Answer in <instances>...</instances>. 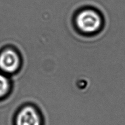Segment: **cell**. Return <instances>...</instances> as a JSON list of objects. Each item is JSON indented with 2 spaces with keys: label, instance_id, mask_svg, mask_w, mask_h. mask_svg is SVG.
Masks as SVG:
<instances>
[{
  "label": "cell",
  "instance_id": "obj_2",
  "mask_svg": "<svg viewBox=\"0 0 125 125\" xmlns=\"http://www.w3.org/2000/svg\"><path fill=\"white\" fill-rule=\"evenodd\" d=\"M19 65V57L14 51L7 50L0 54V69L5 72H14L18 68Z\"/></svg>",
  "mask_w": 125,
  "mask_h": 125
},
{
  "label": "cell",
  "instance_id": "obj_3",
  "mask_svg": "<svg viewBox=\"0 0 125 125\" xmlns=\"http://www.w3.org/2000/svg\"><path fill=\"white\" fill-rule=\"evenodd\" d=\"M17 125H40V118L35 109L31 106L24 108L19 111L16 120Z\"/></svg>",
  "mask_w": 125,
  "mask_h": 125
},
{
  "label": "cell",
  "instance_id": "obj_4",
  "mask_svg": "<svg viewBox=\"0 0 125 125\" xmlns=\"http://www.w3.org/2000/svg\"><path fill=\"white\" fill-rule=\"evenodd\" d=\"M9 90V82L7 78L0 73V98L6 94Z\"/></svg>",
  "mask_w": 125,
  "mask_h": 125
},
{
  "label": "cell",
  "instance_id": "obj_1",
  "mask_svg": "<svg viewBox=\"0 0 125 125\" xmlns=\"http://www.w3.org/2000/svg\"><path fill=\"white\" fill-rule=\"evenodd\" d=\"M76 22L80 30L90 33L99 30L102 23L100 15L91 10H86L80 12L77 15Z\"/></svg>",
  "mask_w": 125,
  "mask_h": 125
}]
</instances>
